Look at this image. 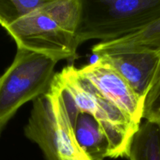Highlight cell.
<instances>
[{
	"mask_svg": "<svg viewBox=\"0 0 160 160\" xmlns=\"http://www.w3.org/2000/svg\"><path fill=\"white\" fill-rule=\"evenodd\" d=\"M81 20L76 34L78 46L89 40H117L160 19V0H81Z\"/></svg>",
	"mask_w": 160,
	"mask_h": 160,
	"instance_id": "cell-1",
	"label": "cell"
},
{
	"mask_svg": "<svg viewBox=\"0 0 160 160\" xmlns=\"http://www.w3.org/2000/svg\"><path fill=\"white\" fill-rule=\"evenodd\" d=\"M57 62L45 55L17 48L12 62L0 77V138L23 105L48 92Z\"/></svg>",
	"mask_w": 160,
	"mask_h": 160,
	"instance_id": "cell-2",
	"label": "cell"
},
{
	"mask_svg": "<svg viewBox=\"0 0 160 160\" xmlns=\"http://www.w3.org/2000/svg\"><path fill=\"white\" fill-rule=\"evenodd\" d=\"M24 134L38 145L45 160H93L77 142L52 86L46 94L33 101Z\"/></svg>",
	"mask_w": 160,
	"mask_h": 160,
	"instance_id": "cell-3",
	"label": "cell"
},
{
	"mask_svg": "<svg viewBox=\"0 0 160 160\" xmlns=\"http://www.w3.org/2000/svg\"><path fill=\"white\" fill-rule=\"evenodd\" d=\"M56 76L77 106L93 114L102 123L112 145L113 159L128 158L131 140L140 124L107 99L74 66H67Z\"/></svg>",
	"mask_w": 160,
	"mask_h": 160,
	"instance_id": "cell-4",
	"label": "cell"
},
{
	"mask_svg": "<svg viewBox=\"0 0 160 160\" xmlns=\"http://www.w3.org/2000/svg\"><path fill=\"white\" fill-rule=\"evenodd\" d=\"M43 6L7 27L6 31L17 48L45 55L58 62L76 59L78 45L75 36L59 27Z\"/></svg>",
	"mask_w": 160,
	"mask_h": 160,
	"instance_id": "cell-5",
	"label": "cell"
},
{
	"mask_svg": "<svg viewBox=\"0 0 160 160\" xmlns=\"http://www.w3.org/2000/svg\"><path fill=\"white\" fill-rule=\"evenodd\" d=\"M92 52L112 66L144 101L160 79V48L109 46L99 42Z\"/></svg>",
	"mask_w": 160,
	"mask_h": 160,
	"instance_id": "cell-6",
	"label": "cell"
},
{
	"mask_svg": "<svg viewBox=\"0 0 160 160\" xmlns=\"http://www.w3.org/2000/svg\"><path fill=\"white\" fill-rule=\"evenodd\" d=\"M51 86L69 120L75 139L83 151L93 160L113 159L109 136L102 123L93 114L80 109L73 97L55 74Z\"/></svg>",
	"mask_w": 160,
	"mask_h": 160,
	"instance_id": "cell-7",
	"label": "cell"
},
{
	"mask_svg": "<svg viewBox=\"0 0 160 160\" xmlns=\"http://www.w3.org/2000/svg\"><path fill=\"white\" fill-rule=\"evenodd\" d=\"M78 71L131 120L138 124L142 123L145 101L112 66L98 59L78 68Z\"/></svg>",
	"mask_w": 160,
	"mask_h": 160,
	"instance_id": "cell-8",
	"label": "cell"
},
{
	"mask_svg": "<svg viewBox=\"0 0 160 160\" xmlns=\"http://www.w3.org/2000/svg\"><path fill=\"white\" fill-rule=\"evenodd\" d=\"M129 160H160V125L145 120L133 136Z\"/></svg>",
	"mask_w": 160,
	"mask_h": 160,
	"instance_id": "cell-9",
	"label": "cell"
},
{
	"mask_svg": "<svg viewBox=\"0 0 160 160\" xmlns=\"http://www.w3.org/2000/svg\"><path fill=\"white\" fill-rule=\"evenodd\" d=\"M42 9L59 27L76 38L82 13L81 0H48Z\"/></svg>",
	"mask_w": 160,
	"mask_h": 160,
	"instance_id": "cell-10",
	"label": "cell"
},
{
	"mask_svg": "<svg viewBox=\"0 0 160 160\" xmlns=\"http://www.w3.org/2000/svg\"><path fill=\"white\" fill-rule=\"evenodd\" d=\"M48 0H0V25L6 29Z\"/></svg>",
	"mask_w": 160,
	"mask_h": 160,
	"instance_id": "cell-11",
	"label": "cell"
},
{
	"mask_svg": "<svg viewBox=\"0 0 160 160\" xmlns=\"http://www.w3.org/2000/svg\"><path fill=\"white\" fill-rule=\"evenodd\" d=\"M109 46H145L160 48V19L147 28L112 42H102Z\"/></svg>",
	"mask_w": 160,
	"mask_h": 160,
	"instance_id": "cell-12",
	"label": "cell"
},
{
	"mask_svg": "<svg viewBox=\"0 0 160 160\" xmlns=\"http://www.w3.org/2000/svg\"><path fill=\"white\" fill-rule=\"evenodd\" d=\"M143 119L160 125V79L145 98Z\"/></svg>",
	"mask_w": 160,
	"mask_h": 160,
	"instance_id": "cell-13",
	"label": "cell"
}]
</instances>
